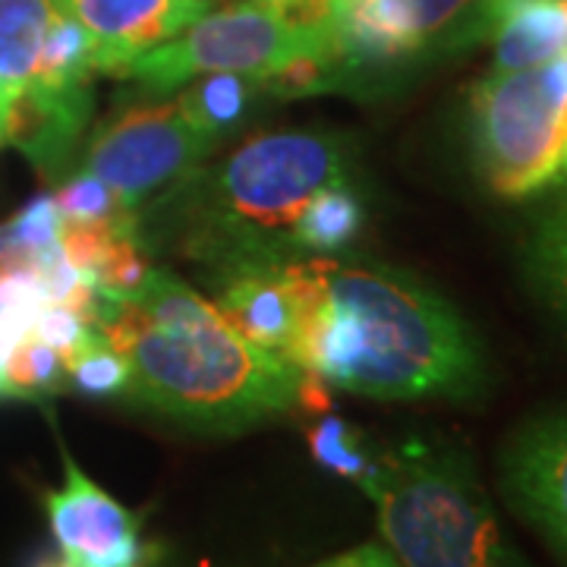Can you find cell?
Segmentation results:
<instances>
[{"label":"cell","mask_w":567,"mask_h":567,"mask_svg":"<svg viewBox=\"0 0 567 567\" xmlns=\"http://www.w3.org/2000/svg\"><path fill=\"white\" fill-rule=\"evenodd\" d=\"M218 142L208 140L181 102L133 104L104 121L85 148V171L111 186L136 215L196 174Z\"/></svg>","instance_id":"obj_7"},{"label":"cell","mask_w":567,"mask_h":567,"mask_svg":"<svg viewBox=\"0 0 567 567\" xmlns=\"http://www.w3.org/2000/svg\"><path fill=\"white\" fill-rule=\"evenodd\" d=\"M360 227H363V205L350 189V183L324 186L322 193H316L309 199L303 215L297 218L293 249L328 256V252L350 244L360 234Z\"/></svg>","instance_id":"obj_18"},{"label":"cell","mask_w":567,"mask_h":567,"mask_svg":"<svg viewBox=\"0 0 567 567\" xmlns=\"http://www.w3.org/2000/svg\"><path fill=\"white\" fill-rule=\"evenodd\" d=\"M306 442H309L316 464L344 476V480H353V483L363 480L365 470L372 466V457H375V447L365 442L363 432L338 413H328L312 425L306 432Z\"/></svg>","instance_id":"obj_20"},{"label":"cell","mask_w":567,"mask_h":567,"mask_svg":"<svg viewBox=\"0 0 567 567\" xmlns=\"http://www.w3.org/2000/svg\"><path fill=\"white\" fill-rule=\"evenodd\" d=\"M99 334L126 357L123 398L193 432L237 435L300 406L306 369L265 350L167 268L107 300Z\"/></svg>","instance_id":"obj_2"},{"label":"cell","mask_w":567,"mask_h":567,"mask_svg":"<svg viewBox=\"0 0 567 567\" xmlns=\"http://www.w3.org/2000/svg\"><path fill=\"white\" fill-rule=\"evenodd\" d=\"M480 41L495 51L492 70H527L567 58V0H483Z\"/></svg>","instance_id":"obj_14"},{"label":"cell","mask_w":567,"mask_h":567,"mask_svg":"<svg viewBox=\"0 0 567 567\" xmlns=\"http://www.w3.org/2000/svg\"><path fill=\"white\" fill-rule=\"evenodd\" d=\"M287 262H244L215 271V306L252 344L284 353L297 328V293Z\"/></svg>","instance_id":"obj_13"},{"label":"cell","mask_w":567,"mask_h":567,"mask_svg":"<svg viewBox=\"0 0 567 567\" xmlns=\"http://www.w3.org/2000/svg\"><path fill=\"white\" fill-rule=\"evenodd\" d=\"M44 511L63 558L73 567H148L155 548L142 520L82 473L63 451V486L44 495Z\"/></svg>","instance_id":"obj_9"},{"label":"cell","mask_w":567,"mask_h":567,"mask_svg":"<svg viewBox=\"0 0 567 567\" xmlns=\"http://www.w3.org/2000/svg\"><path fill=\"white\" fill-rule=\"evenodd\" d=\"M32 334L44 341L48 347H54L63 357V363L80 353L82 347H89L92 341H99V328L89 322L85 316H80L76 309L63 303H48L41 306V312L35 316V324H32Z\"/></svg>","instance_id":"obj_25"},{"label":"cell","mask_w":567,"mask_h":567,"mask_svg":"<svg viewBox=\"0 0 567 567\" xmlns=\"http://www.w3.org/2000/svg\"><path fill=\"white\" fill-rule=\"evenodd\" d=\"M66 375L85 398H117L130 385V363L99 338L66 360Z\"/></svg>","instance_id":"obj_23"},{"label":"cell","mask_w":567,"mask_h":567,"mask_svg":"<svg viewBox=\"0 0 567 567\" xmlns=\"http://www.w3.org/2000/svg\"><path fill=\"white\" fill-rule=\"evenodd\" d=\"M92 73H95L92 35L73 17L58 10L44 32V41H41V54L32 80L44 82V85H80V82H92Z\"/></svg>","instance_id":"obj_19"},{"label":"cell","mask_w":567,"mask_h":567,"mask_svg":"<svg viewBox=\"0 0 567 567\" xmlns=\"http://www.w3.org/2000/svg\"><path fill=\"white\" fill-rule=\"evenodd\" d=\"M360 486L398 567H533L511 543L470 454L445 439L375 447Z\"/></svg>","instance_id":"obj_4"},{"label":"cell","mask_w":567,"mask_h":567,"mask_svg":"<svg viewBox=\"0 0 567 567\" xmlns=\"http://www.w3.org/2000/svg\"><path fill=\"white\" fill-rule=\"evenodd\" d=\"M297 328L287 360L379 401H466L486 385L473 328L442 293L363 259H290Z\"/></svg>","instance_id":"obj_1"},{"label":"cell","mask_w":567,"mask_h":567,"mask_svg":"<svg viewBox=\"0 0 567 567\" xmlns=\"http://www.w3.org/2000/svg\"><path fill=\"white\" fill-rule=\"evenodd\" d=\"M498 480L507 505L567 558V406L533 416L507 439Z\"/></svg>","instance_id":"obj_10"},{"label":"cell","mask_w":567,"mask_h":567,"mask_svg":"<svg viewBox=\"0 0 567 567\" xmlns=\"http://www.w3.org/2000/svg\"><path fill=\"white\" fill-rule=\"evenodd\" d=\"M54 0H0V107L32 80Z\"/></svg>","instance_id":"obj_15"},{"label":"cell","mask_w":567,"mask_h":567,"mask_svg":"<svg viewBox=\"0 0 567 567\" xmlns=\"http://www.w3.org/2000/svg\"><path fill=\"white\" fill-rule=\"evenodd\" d=\"M44 567H73L66 558H61V561H51V565H44Z\"/></svg>","instance_id":"obj_29"},{"label":"cell","mask_w":567,"mask_h":567,"mask_svg":"<svg viewBox=\"0 0 567 567\" xmlns=\"http://www.w3.org/2000/svg\"><path fill=\"white\" fill-rule=\"evenodd\" d=\"M259 89V80L244 73H205L186 82L177 102L208 140L221 142L249 117Z\"/></svg>","instance_id":"obj_17"},{"label":"cell","mask_w":567,"mask_h":567,"mask_svg":"<svg viewBox=\"0 0 567 567\" xmlns=\"http://www.w3.org/2000/svg\"><path fill=\"white\" fill-rule=\"evenodd\" d=\"M92 107V82L44 85L29 80L0 107V140L20 148L44 177H54L76 155Z\"/></svg>","instance_id":"obj_12"},{"label":"cell","mask_w":567,"mask_h":567,"mask_svg":"<svg viewBox=\"0 0 567 567\" xmlns=\"http://www.w3.org/2000/svg\"><path fill=\"white\" fill-rule=\"evenodd\" d=\"M92 35L95 73L121 76L148 48L177 39L212 10V0H54Z\"/></svg>","instance_id":"obj_11"},{"label":"cell","mask_w":567,"mask_h":567,"mask_svg":"<svg viewBox=\"0 0 567 567\" xmlns=\"http://www.w3.org/2000/svg\"><path fill=\"white\" fill-rule=\"evenodd\" d=\"M555 189H565L567 193V162L565 167H561V174H558V181H555Z\"/></svg>","instance_id":"obj_28"},{"label":"cell","mask_w":567,"mask_h":567,"mask_svg":"<svg viewBox=\"0 0 567 567\" xmlns=\"http://www.w3.org/2000/svg\"><path fill=\"white\" fill-rule=\"evenodd\" d=\"M347 183L344 142L290 130L246 140L212 171L199 167L148 205L152 230L171 237L193 262L215 271L244 262L293 259V227L316 193Z\"/></svg>","instance_id":"obj_3"},{"label":"cell","mask_w":567,"mask_h":567,"mask_svg":"<svg viewBox=\"0 0 567 567\" xmlns=\"http://www.w3.org/2000/svg\"><path fill=\"white\" fill-rule=\"evenodd\" d=\"M155 265L148 262V249L140 237V227H130L111 237V244L104 249L102 265L95 271V284L107 300H121L136 293L145 278L152 275Z\"/></svg>","instance_id":"obj_22"},{"label":"cell","mask_w":567,"mask_h":567,"mask_svg":"<svg viewBox=\"0 0 567 567\" xmlns=\"http://www.w3.org/2000/svg\"><path fill=\"white\" fill-rule=\"evenodd\" d=\"M54 203L61 208L63 221H107V218L130 215V212H123V205L111 193V186L89 171H82V174L63 183L54 193Z\"/></svg>","instance_id":"obj_24"},{"label":"cell","mask_w":567,"mask_h":567,"mask_svg":"<svg viewBox=\"0 0 567 567\" xmlns=\"http://www.w3.org/2000/svg\"><path fill=\"white\" fill-rule=\"evenodd\" d=\"M476 177L502 199H529L555 186L567 162V58L492 70L466 107Z\"/></svg>","instance_id":"obj_5"},{"label":"cell","mask_w":567,"mask_h":567,"mask_svg":"<svg viewBox=\"0 0 567 567\" xmlns=\"http://www.w3.org/2000/svg\"><path fill=\"white\" fill-rule=\"evenodd\" d=\"M524 275L533 293L567 328V203L543 212L524 240Z\"/></svg>","instance_id":"obj_16"},{"label":"cell","mask_w":567,"mask_h":567,"mask_svg":"<svg viewBox=\"0 0 567 567\" xmlns=\"http://www.w3.org/2000/svg\"><path fill=\"white\" fill-rule=\"evenodd\" d=\"M312 567H398V561L391 558V551L385 546H360Z\"/></svg>","instance_id":"obj_27"},{"label":"cell","mask_w":567,"mask_h":567,"mask_svg":"<svg viewBox=\"0 0 567 567\" xmlns=\"http://www.w3.org/2000/svg\"><path fill=\"white\" fill-rule=\"evenodd\" d=\"M70 382L63 357L39 341L35 334H25L20 344L13 347L7 360V398H25L39 401L48 394H58Z\"/></svg>","instance_id":"obj_21"},{"label":"cell","mask_w":567,"mask_h":567,"mask_svg":"<svg viewBox=\"0 0 567 567\" xmlns=\"http://www.w3.org/2000/svg\"><path fill=\"white\" fill-rule=\"evenodd\" d=\"M312 54L331 70V17L312 20V0H240L208 10L177 39L148 48L121 73L142 92L164 95L205 73H244L268 80L287 61Z\"/></svg>","instance_id":"obj_6"},{"label":"cell","mask_w":567,"mask_h":567,"mask_svg":"<svg viewBox=\"0 0 567 567\" xmlns=\"http://www.w3.org/2000/svg\"><path fill=\"white\" fill-rule=\"evenodd\" d=\"M3 230L29 252L41 256L44 249L61 244V230H63V215L54 196H39L32 203L22 208L17 218L3 224Z\"/></svg>","instance_id":"obj_26"},{"label":"cell","mask_w":567,"mask_h":567,"mask_svg":"<svg viewBox=\"0 0 567 567\" xmlns=\"http://www.w3.org/2000/svg\"><path fill=\"white\" fill-rule=\"evenodd\" d=\"M483 0H331V58L350 82L442 48L480 41Z\"/></svg>","instance_id":"obj_8"}]
</instances>
